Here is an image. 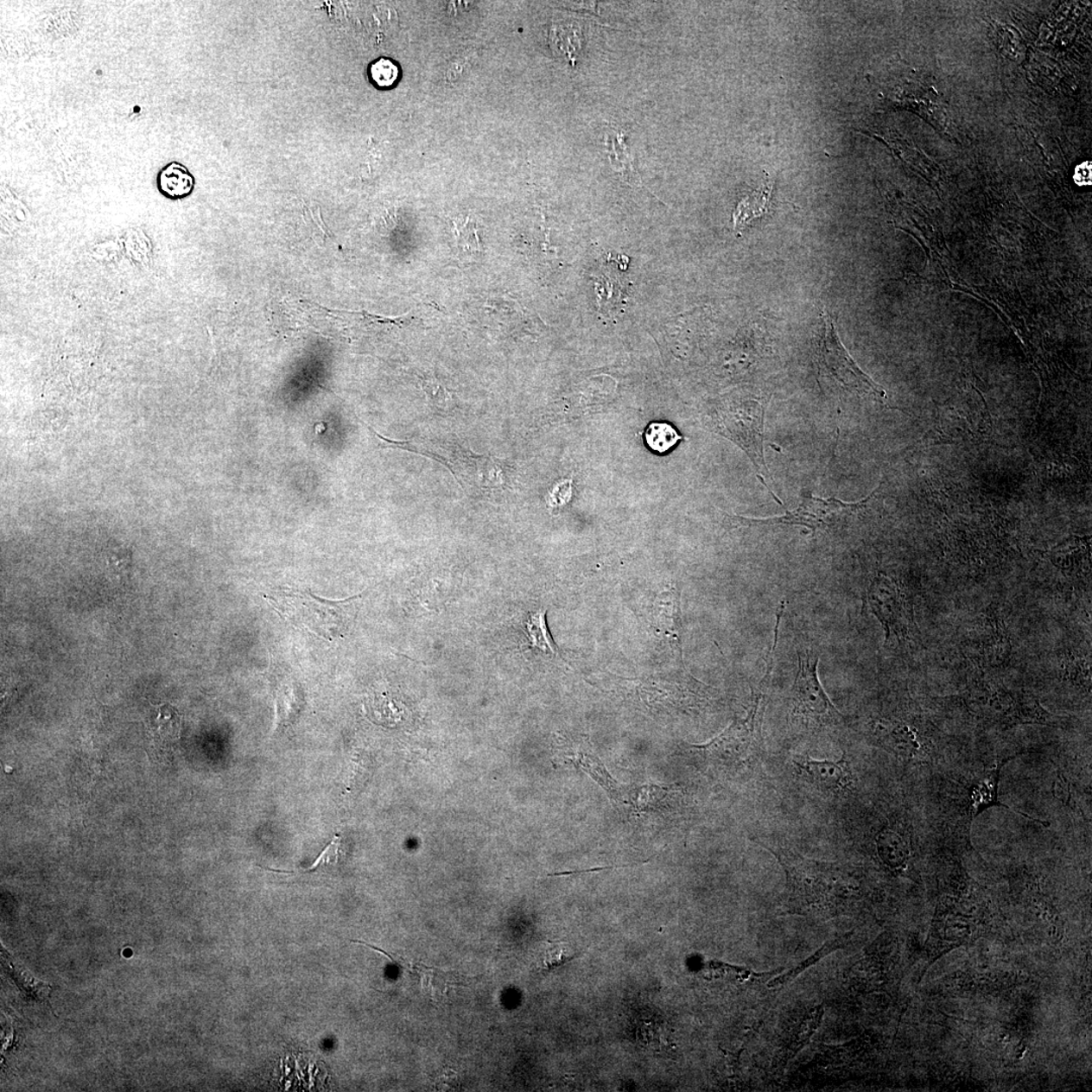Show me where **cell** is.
Wrapping results in <instances>:
<instances>
[{
	"instance_id": "cell-6",
	"label": "cell",
	"mask_w": 1092,
	"mask_h": 1092,
	"mask_svg": "<svg viewBox=\"0 0 1092 1092\" xmlns=\"http://www.w3.org/2000/svg\"><path fill=\"white\" fill-rule=\"evenodd\" d=\"M866 601L886 631V646L894 643L902 644L911 638L915 621L905 592L898 581L878 575L872 581Z\"/></svg>"
},
{
	"instance_id": "cell-26",
	"label": "cell",
	"mask_w": 1092,
	"mask_h": 1092,
	"mask_svg": "<svg viewBox=\"0 0 1092 1092\" xmlns=\"http://www.w3.org/2000/svg\"><path fill=\"white\" fill-rule=\"evenodd\" d=\"M836 948H838V946H836V943H834V945H829V946L827 945L826 947H823L822 949H819V952H817L816 955H813L812 957L809 958L810 960H807L805 961L804 963L800 964L797 969H794L793 971L787 973L786 975L777 978L775 979L774 981H771V987H776V985L784 984L786 983V981H791V979H793L795 976H797L798 975H800L801 972L806 969L807 967H809V964L810 963L815 964L816 961L822 958L823 956L828 955L830 951H833V949Z\"/></svg>"
},
{
	"instance_id": "cell-8",
	"label": "cell",
	"mask_w": 1092,
	"mask_h": 1092,
	"mask_svg": "<svg viewBox=\"0 0 1092 1092\" xmlns=\"http://www.w3.org/2000/svg\"><path fill=\"white\" fill-rule=\"evenodd\" d=\"M967 654L983 667H1000L1011 655L1012 646L1006 628L999 619L982 622L975 635L967 640Z\"/></svg>"
},
{
	"instance_id": "cell-23",
	"label": "cell",
	"mask_w": 1092,
	"mask_h": 1092,
	"mask_svg": "<svg viewBox=\"0 0 1092 1092\" xmlns=\"http://www.w3.org/2000/svg\"><path fill=\"white\" fill-rule=\"evenodd\" d=\"M458 246L460 252L473 255L480 251L479 240L473 224L467 223L458 232Z\"/></svg>"
},
{
	"instance_id": "cell-16",
	"label": "cell",
	"mask_w": 1092,
	"mask_h": 1092,
	"mask_svg": "<svg viewBox=\"0 0 1092 1092\" xmlns=\"http://www.w3.org/2000/svg\"><path fill=\"white\" fill-rule=\"evenodd\" d=\"M2 953L3 966H5V968L8 969L10 976L14 978L15 982L19 985L20 988L26 991L28 994L37 997L40 1000H46L47 997H48L50 994V985L43 981H40L39 979L34 977L31 973L22 968L21 966H16L13 961L10 960V955L7 952L3 951Z\"/></svg>"
},
{
	"instance_id": "cell-9",
	"label": "cell",
	"mask_w": 1092,
	"mask_h": 1092,
	"mask_svg": "<svg viewBox=\"0 0 1092 1092\" xmlns=\"http://www.w3.org/2000/svg\"><path fill=\"white\" fill-rule=\"evenodd\" d=\"M793 764L803 779L821 790L842 793L852 786V774L844 757L834 762L817 761L807 755L797 756Z\"/></svg>"
},
{
	"instance_id": "cell-15",
	"label": "cell",
	"mask_w": 1092,
	"mask_h": 1092,
	"mask_svg": "<svg viewBox=\"0 0 1092 1092\" xmlns=\"http://www.w3.org/2000/svg\"><path fill=\"white\" fill-rule=\"evenodd\" d=\"M877 848L884 862L892 868H898L905 864L910 854L904 838L887 829L878 836Z\"/></svg>"
},
{
	"instance_id": "cell-4",
	"label": "cell",
	"mask_w": 1092,
	"mask_h": 1092,
	"mask_svg": "<svg viewBox=\"0 0 1092 1092\" xmlns=\"http://www.w3.org/2000/svg\"><path fill=\"white\" fill-rule=\"evenodd\" d=\"M819 657L807 650L798 652V672L791 690V714L807 727H835L845 717L835 708L817 676Z\"/></svg>"
},
{
	"instance_id": "cell-19",
	"label": "cell",
	"mask_w": 1092,
	"mask_h": 1092,
	"mask_svg": "<svg viewBox=\"0 0 1092 1092\" xmlns=\"http://www.w3.org/2000/svg\"><path fill=\"white\" fill-rule=\"evenodd\" d=\"M371 81L379 88L394 86L400 77V69L390 59L381 58L371 64L369 68Z\"/></svg>"
},
{
	"instance_id": "cell-24",
	"label": "cell",
	"mask_w": 1092,
	"mask_h": 1092,
	"mask_svg": "<svg viewBox=\"0 0 1092 1092\" xmlns=\"http://www.w3.org/2000/svg\"><path fill=\"white\" fill-rule=\"evenodd\" d=\"M421 384H422V389L427 397H429L430 401L435 402V405L442 408L448 405V403L450 401V396L448 390L435 378H422Z\"/></svg>"
},
{
	"instance_id": "cell-22",
	"label": "cell",
	"mask_w": 1092,
	"mask_h": 1092,
	"mask_svg": "<svg viewBox=\"0 0 1092 1092\" xmlns=\"http://www.w3.org/2000/svg\"><path fill=\"white\" fill-rule=\"evenodd\" d=\"M344 857L341 836L335 835L330 844L325 848V850L320 854L310 868L302 872H313L325 865L337 864Z\"/></svg>"
},
{
	"instance_id": "cell-10",
	"label": "cell",
	"mask_w": 1092,
	"mask_h": 1092,
	"mask_svg": "<svg viewBox=\"0 0 1092 1092\" xmlns=\"http://www.w3.org/2000/svg\"><path fill=\"white\" fill-rule=\"evenodd\" d=\"M874 734L878 743L902 758L916 759L927 753L917 729L904 721H881Z\"/></svg>"
},
{
	"instance_id": "cell-1",
	"label": "cell",
	"mask_w": 1092,
	"mask_h": 1092,
	"mask_svg": "<svg viewBox=\"0 0 1092 1092\" xmlns=\"http://www.w3.org/2000/svg\"><path fill=\"white\" fill-rule=\"evenodd\" d=\"M265 598L284 619L330 642L346 637L356 599L332 601L290 587L275 590Z\"/></svg>"
},
{
	"instance_id": "cell-7",
	"label": "cell",
	"mask_w": 1092,
	"mask_h": 1092,
	"mask_svg": "<svg viewBox=\"0 0 1092 1092\" xmlns=\"http://www.w3.org/2000/svg\"><path fill=\"white\" fill-rule=\"evenodd\" d=\"M765 405H767L765 402L747 401L743 406L735 409L734 412L729 414L726 419L728 430L732 431L735 441L740 442L746 454L750 455L761 482L767 486L776 502L782 505L780 498L774 494L768 483L765 482V479L770 478L764 456Z\"/></svg>"
},
{
	"instance_id": "cell-17",
	"label": "cell",
	"mask_w": 1092,
	"mask_h": 1092,
	"mask_svg": "<svg viewBox=\"0 0 1092 1092\" xmlns=\"http://www.w3.org/2000/svg\"><path fill=\"white\" fill-rule=\"evenodd\" d=\"M644 436L646 447L658 454L668 453L682 439L672 425L660 422H651L646 427Z\"/></svg>"
},
{
	"instance_id": "cell-11",
	"label": "cell",
	"mask_w": 1092,
	"mask_h": 1092,
	"mask_svg": "<svg viewBox=\"0 0 1092 1092\" xmlns=\"http://www.w3.org/2000/svg\"><path fill=\"white\" fill-rule=\"evenodd\" d=\"M652 617L657 631L672 640L681 651L682 613L679 592L672 589L660 593L652 606Z\"/></svg>"
},
{
	"instance_id": "cell-3",
	"label": "cell",
	"mask_w": 1092,
	"mask_h": 1092,
	"mask_svg": "<svg viewBox=\"0 0 1092 1092\" xmlns=\"http://www.w3.org/2000/svg\"><path fill=\"white\" fill-rule=\"evenodd\" d=\"M823 332L816 346V365L819 375L832 379L841 388L857 391L860 395L872 396L881 403L887 400L886 390L860 369L842 346L834 320L826 311L822 312Z\"/></svg>"
},
{
	"instance_id": "cell-18",
	"label": "cell",
	"mask_w": 1092,
	"mask_h": 1092,
	"mask_svg": "<svg viewBox=\"0 0 1092 1092\" xmlns=\"http://www.w3.org/2000/svg\"><path fill=\"white\" fill-rule=\"evenodd\" d=\"M1060 663L1065 679H1070L1074 684L1090 689V662L1088 657L1073 651H1064L1061 655Z\"/></svg>"
},
{
	"instance_id": "cell-25",
	"label": "cell",
	"mask_w": 1092,
	"mask_h": 1092,
	"mask_svg": "<svg viewBox=\"0 0 1092 1092\" xmlns=\"http://www.w3.org/2000/svg\"><path fill=\"white\" fill-rule=\"evenodd\" d=\"M106 561L111 569L117 575H126L129 571L130 562V550L127 549H114L108 550L106 553Z\"/></svg>"
},
{
	"instance_id": "cell-14",
	"label": "cell",
	"mask_w": 1092,
	"mask_h": 1092,
	"mask_svg": "<svg viewBox=\"0 0 1092 1092\" xmlns=\"http://www.w3.org/2000/svg\"><path fill=\"white\" fill-rule=\"evenodd\" d=\"M526 637L528 642L530 643L531 648L536 649L544 654H551L560 656L556 645L551 638L548 623H546V611L538 610L528 615L525 622Z\"/></svg>"
},
{
	"instance_id": "cell-12",
	"label": "cell",
	"mask_w": 1092,
	"mask_h": 1092,
	"mask_svg": "<svg viewBox=\"0 0 1092 1092\" xmlns=\"http://www.w3.org/2000/svg\"><path fill=\"white\" fill-rule=\"evenodd\" d=\"M194 177L185 165L171 162L159 172L157 187L164 197L180 200L188 197L194 188Z\"/></svg>"
},
{
	"instance_id": "cell-2",
	"label": "cell",
	"mask_w": 1092,
	"mask_h": 1092,
	"mask_svg": "<svg viewBox=\"0 0 1092 1092\" xmlns=\"http://www.w3.org/2000/svg\"><path fill=\"white\" fill-rule=\"evenodd\" d=\"M965 702L973 714L1000 726L1035 723L1058 726L1057 717L1044 710L1034 695L1007 689L993 682L983 681L970 686Z\"/></svg>"
},
{
	"instance_id": "cell-20",
	"label": "cell",
	"mask_w": 1092,
	"mask_h": 1092,
	"mask_svg": "<svg viewBox=\"0 0 1092 1092\" xmlns=\"http://www.w3.org/2000/svg\"><path fill=\"white\" fill-rule=\"evenodd\" d=\"M371 708L379 722H384L387 726H395V723L401 721L402 709L397 705V702L390 697L373 698Z\"/></svg>"
},
{
	"instance_id": "cell-27",
	"label": "cell",
	"mask_w": 1092,
	"mask_h": 1092,
	"mask_svg": "<svg viewBox=\"0 0 1092 1092\" xmlns=\"http://www.w3.org/2000/svg\"><path fill=\"white\" fill-rule=\"evenodd\" d=\"M1074 180H1076L1080 186L1090 185L1091 163L1084 162L1083 164L1079 165L1076 170V176H1074Z\"/></svg>"
},
{
	"instance_id": "cell-13",
	"label": "cell",
	"mask_w": 1092,
	"mask_h": 1092,
	"mask_svg": "<svg viewBox=\"0 0 1092 1092\" xmlns=\"http://www.w3.org/2000/svg\"><path fill=\"white\" fill-rule=\"evenodd\" d=\"M773 183L771 181L740 201L733 213L735 233H740L753 219L761 217L769 209Z\"/></svg>"
},
{
	"instance_id": "cell-21",
	"label": "cell",
	"mask_w": 1092,
	"mask_h": 1092,
	"mask_svg": "<svg viewBox=\"0 0 1092 1092\" xmlns=\"http://www.w3.org/2000/svg\"><path fill=\"white\" fill-rule=\"evenodd\" d=\"M575 956L574 949L568 943L550 942L546 949L543 965L546 969L553 970L571 961Z\"/></svg>"
},
{
	"instance_id": "cell-5",
	"label": "cell",
	"mask_w": 1092,
	"mask_h": 1092,
	"mask_svg": "<svg viewBox=\"0 0 1092 1092\" xmlns=\"http://www.w3.org/2000/svg\"><path fill=\"white\" fill-rule=\"evenodd\" d=\"M869 498L860 503H844L836 498H818L803 491L799 506L792 512L771 519L740 518L747 526L798 525L809 528L813 534L835 530L845 525L854 513L862 508Z\"/></svg>"
}]
</instances>
